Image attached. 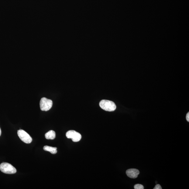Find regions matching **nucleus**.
Returning <instances> with one entry per match:
<instances>
[{"label":"nucleus","instance_id":"11","mask_svg":"<svg viewBox=\"0 0 189 189\" xmlns=\"http://www.w3.org/2000/svg\"><path fill=\"white\" fill-rule=\"evenodd\" d=\"M186 118H187V120L188 122H189V112H188L187 114V116H186Z\"/></svg>","mask_w":189,"mask_h":189},{"label":"nucleus","instance_id":"7","mask_svg":"<svg viewBox=\"0 0 189 189\" xmlns=\"http://www.w3.org/2000/svg\"><path fill=\"white\" fill-rule=\"evenodd\" d=\"M45 137L47 139H54L56 137L55 132L53 130H50L45 135Z\"/></svg>","mask_w":189,"mask_h":189},{"label":"nucleus","instance_id":"6","mask_svg":"<svg viewBox=\"0 0 189 189\" xmlns=\"http://www.w3.org/2000/svg\"><path fill=\"white\" fill-rule=\"evenodd\" d=\"M126 173L127 176L132 179L137 178L140 173L139 170L135 168L128 169L126 171Z\"/></svg>","mask_w":189,"mask_h":189},{"label":"nucleus","instance_id":"4","mask_svg":"<svg viewBox=\"0 0 189 189\" xmlns=\"http://www.w3.org/2000/svg\"><path fill=\"white\" fill-rule=\"evenodd\" d=\"M20 139L24 143L30 144L32 142V139L29 134L22 130H19L17 132Z\"/></svg>","mask_w":189,"mask_h":189},{"label":"nucleus","instance_id":"3","mask_svg":"<svg viewBox=\"0 0 189 189\" xmlns=\"http://www.w3.org/2000/svg\"><path fill=\"white\" fill-rule=\"evenodd\" d=\"M53 106L52 100L45 97L42 98L40 101V106L42 111H48Z\"/></svg>","mask_w":189,"mask_h":189},{"label":"nucleus","instance_id":"9","mask_svg":"<svg viewBox=\"0 0 189 189\" xmlns=\"http://www.w3.org/2000/svg\"><path fill=\"white\" fill-rule=\"evenodd\" d=\"M134 188L135 189H144L143 186L141 184H137L135 185Z\"/></svg>","mask_w":189,"mask_h":189},{"label":"nucleus","instance_id":"2","mask_svg":"<svg viewBox=\"0 0 189 189\" xmlns=\"http://www.w3.org/2000/svg\"><path fill=\"white\" fill-rule=\"evenodd\" d=\"M0 170L3 173L7 174H13L17 172L16 168L7 163H3L0 165Z\"/></svg>","mask_w":189,"mask_h":189},{"label":"nucleus","instance_id":"12","mask_svg":"<svg viewBox=\"0 0 189 189\" xmlns=\"http://www.w3.org/2000/svg\"><path fill=\"white\" fill-rule=\"evenodd\" d=\"M1 133H2L1 130V128H0V136H1Z\"/></svg>","mask_w":189,"mask_h":189},{"label":"nucleus","instance_id":"10","mask_svg":"<svg viewBox=\"0 0 189 189\" xmlns=\"http://www.w3.org/2000/svg\"><path fill=\"white\" fill-rule=\"evenodd\" d=\"M154 189H162V188L159 184H157L154 188Z\"/></svg>","mask_w":189,"mask_h":189},{"label":"nucleus","instance_id":"1","mask_svg":"<svg viewBox=\"0 0 189 189\" xmlns=\"http://www.w3.org/2000/svg\"><path fill=\"white\" fill-rule=\"evenodd\" d=\"M99 105L102 109L107 111H113L116 108V106L115 103L109 100H101L100 102Z\"/></svg>","mask_w":189,"mask_h":189},{"label":"nucleus","instance_id":"5","mask_svg":"<svg viewBox=\"0 0 189 189\" xmlns=\"http://www.w3.org/2000/svg\"><path fill=\"white\" fill-rule=\"evenodd\" d=\"M66 137L68 139H72L73 142H78L81 139V135L78 132L74 130H69L66 134Z\"/></svg>","mask_w":189,"mask_h":189},{"label":"nucleus","instance_id":"8","mask_svg":"<svg viewBox=\"0 0 189 189\" xmlns=\"http://www.w3.org/2000/svg\"><path fill=\"white\" fill-rule=\"evenodd\" d=\"M43 149L45 151L50 152L52 154H55L57 152V148L56 147L46 145L44 147Z\"/></svg>","mask_w":189,"mask_h":189}]
</instances>
